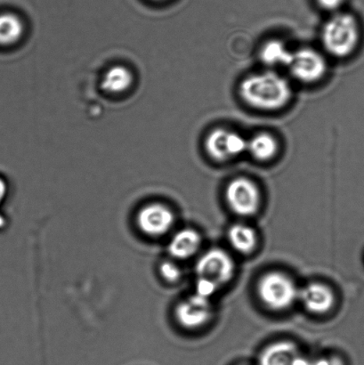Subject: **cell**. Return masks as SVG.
Here are the masks:
<instances>
[{"mask_svg": "<svg viewBox=\"0 0 364 365\" xmlns=\"http://www.w3.org/2000/svg\"><path fill=\"white\" fill-rule=\"evenodd\" d=\"M240 95L244 103L256 110H277L290 103L292 88L286 78L274 71L251 75L241 82Z\"/></svg>", "mask_w": 364, "mask_h": 365, "instance_id": "1", "label": "cell"}, {"mask_svg": "<svg viewBox=\"0 0 364 365\" xmlns=\"http://www.w3.org/2000/svg\"><path fill=\"white\" fill-rule=\"evenodd\" d=\"M358 21L348 13L335 14L327 21L322 31V41L328 53L336 57L352 55L361 41Z\"/></svg>", "mask_w": 364, "mask_h": 365, "instance_id": "2", "label": "cell"}, {"mask_svg": "<svg viewBox=\"0 0 364 365\" xmlns=\"http://www.w3.org/2000/svg\"><path fill=\"white\" fill-rule=\"evenodd\" d=\"M259 299L267 309L284 311L297 302L299 289L288 275L281 272H270L263 275L258 285Z\"/></svg>", "mask_w": 364, "mask_h": 365, "instance_id": "3", "label": "cell"}, {"mask_svg": "<svg viewBox=\"0 0 364 365\" xmlns=\"http://www.w3.org/2000/svg\"><path fill=\"white\" fill-rule=\"evenodd\" d=\"M228 206L235 214L251 217L258 212L261 193L258 185L246 178H237L228 184L226 190Z\"/></svg>", "mask_w": 364, "mask_h": 365, "instance_id": "4", "label": "cell"}, {"mask_svg": "<svg viewBox=\"0 0 364 365\" xmlns=\"http://www.w3.org/2000/svg\"><path fill=\"white\" fill-rule=\"evenodd\" d=\"M205 150L210 158L227 162L248 152V140L237 132L217 128L207 135Z\"/></svg>", "mask_w": 364, "mask_h": 365, "instance_id": "5", "label": "cell"}, {"mask_svg": "<svg viewBox=\"0 0 364 365\" xmlns=\"http://www.w3.org/2000/svg\"><path fill=\"white\" fill-rule=\"evenodd\" d=\"M198 278L208 279L219 287L232 281L235 274V264L224 250L212 249L203 254L196 264Z\"/></svg>", "mask_w": 364, "mask_h": 365, "instance_id": "6", "label": "cell"}, {"mask_svg": "<svg viewBox=\"0 0 364 365\" xmlns=\"http://www.w3.org/2000/svg\"><path fill=\"white\" fill-rule=\"evenodd\" d=\"M288 68L298 81L304 83H313L322 80L326 75L327 63L326 58L316 50L302 48L293 52Z\"/></svg>", "mask_w": 364, "mask_h": 365, "instance_id": "7", "label": "cell"}, {"mask_svg": "<svg viewBox=\"0 0 364 365\" xmlns=\"http://www.w3.org/2000/svg\"><path fill=\"white\" fill-rule=\"evenodd\" d=\"M137 225L145 235L160 237L171 230L175 224V216L169 207L162 203H152L139 210Z\"/></svg>", "mask_w": 364, "mask_h": 365, "instance_id": "8", "label": "cell"}, {"mask_svg": "<svg viewBox=\"0 0 364 365\" xmlns=\"http://www.w3.org/2000/svg\"><path fill=\"white\" fill-rule=\"evenodd\" d=\"M212 316L213 307L210 299L196 293L178 304L176 309L178 324L190 330L204 327Z\"/></svg>", "mask_w": 364, "mask_h": 365, "instance_id": "9", "label": "cell"}, {"mask_svg": "<svg viewBox=\"0 0 364 365\" xmlns=\"http://www.w3.org/2000/svg\"><path fill=\"white\" fill-rule=\"evenodd\" d=\"M298 299L308 312L315 314L329 313L336 302L333 289L321 282H311L299 289Z\"/></svg>", "mask_w": 364, "mask_h": 365, "instance_id": "10", "label": "cell"}, {"mask_svg": "<svg viewBox=\"0 0 364 365\" xmlns=\"http://www.w3.org/2000/svg\"><path fill=\"white\" fill-rule=\"evenodd\" d=\"M202 245V237L197 231L187 228L177 232L170 240L169 252L177 259H188L198 252Z\"/></svg>", "mask_w": 364, "mask_h": 365, "instance_id": "11", "label": "cell"}, {"mask_svg": "<svg viewBox=\"0 0 364 365\" xmlns=\"http://www.w3.org/2000/svg\"><path fill=\"white\" fill-rule=\"evenodd\" d=\"M299 355L301 352L293 342H276L263 350L259 356V365H291Z\"/></svg>", "mask_w": 364, "mask_h": 365, "instance_id": "12", "label": "cell"}, {"mask_svg": "<svg viewBox=\"0 0 364 365\" xmlns=\"http://www.w3.org/2000/svg\"><path fill=\"white\" fill-rule=\"evenodd\" d=\"M133 83V73L128 67L114 66L103 74L101 88L108 94L119 95L130 91Z\"/></svg>", "mask_w": 364, "mask_h": 365, "instance_id": "13", "label": "cell"}, {"mask_svg": "<svg viewBox=\"0 0 364 365\" xmlns=\"http://www.w3.org/2000/svg\"><path fill=\"white\" fill-rule=\"evenodd\" d=\"M227 237L230 245L239 253H251L258 245V235L256 231L244 224H236L231 227Z\"/></svg>", "mask_w": 364, "mask_h": 365, "instance_id": "14", "label": "cell"}, {"mask_svg": "<svg viewBox=\"0 0 364 365\" xmlns=\"http://www.w3.org/2000/svg\"><path fill=\"white\" fill-rule=\"evenodd\" d=\"M279 151L277 139L269 133H259L248 140V152L259 162H269Z\"/></svg>", "mask_w": 364, "mask_h": 365, "instance_id": "15", "label": "cell"}, {"mask_svg": "<svg viewBox=\"0 0 364 365\" xmlns=\"http://www.w3.org/2000/svg\"><path fill=\"white\" fill-rule=\"evenodd\" d=\"M293 56V52L288 48L286 44L278 39H273L266 42L260 50V58L266 66H290V63Z\"/></svg>", "mask_w": 364, "mask_h": 365, "instance_id": "16", "label": "cell"}, {"mask_svg": "<svg viewBox=\"0 0 364 365\" xmlns=\"http://www.w3.org/2000/svg\"><path fill=\"white\" fill-rule=\"evenodd\" d=\"M24 34L21 18L12 13L0 14V46H11L20 41Z\"/></svg>", "mask_w": 364, "mask_h": 365, "instance_id": "17", "label": "cell"}, {"mask_svg": "<svg viewBox=\"0 0 364 365\" xmlns=\"http://www.w3.org/2000/svg\"><path fill=\"white\" fill-rule=\"evenodd\" d=\"M219 289V285L214 284L213 282L208 280V279L198 278L197 284H196V294L210 299Z\"/></svg>", "mask_w": 364, "mask_h": 365, "instance_id": "18", "label": "cell"}, {"mask_svg": "<svg viewBox=\"0 0 364 365\" xmlns=\"http://www.w3.org/2000/svg\"><path fill=\"white\" fill-rule=\"evenodd\" d=\"M160 271L162 277L170 282H177L182 275L180 267L173 262H170V261H166V262L160 264Z\"/></svg>", "mask_w": 364, "mask_h": 365, "instance_id": "19", "label": "cell"}, {"mask_svg": "<svg viewBox=\"0 0 364 365\" xmlns=\"http://www.w3.org/2000/svg\"><path fill=\"white\" fill-rule=\"evenodd\" d=\"M312 365H344V363L340 357L331 356L322 357V359L313 361Z\"/></svg>", "mask_w": 364, "mask_h": 365, "instance_id": "20", "label": "cell"}, {"mask_svg": "<svg viewBox=\"0 0 364 365\" xmlns=\"http://www.w3.org/2000/svg\"><path fill=\"white\" fill-rule=\"evenodd\" d=\"M317 2L323 9L333 11L338 9L344 0H317Z\"/></svg>", "mask_w": 364, "mask_h": 365, "instance_id": "21", "label": "cell"}, {"mask_svg": "<svg viewBox=\"0 0 364 365\" xmlns=\"http://www.w3.org/2000/svg\"><path fill=\"white\" fill-rule=\"evenodd\" d=\"M7 193V185L3 178H0V206L6 199Z\"/></svg>", "mask_w": 364, "mask_h": 365, "instance_id": "22", "label": "cell"}, {"mask_svg": "<svg viewBox=\"0 0 364 365\" xmlns=\"http://www.w3.org/2000/svg\"><path fill=\"white\" fill-rule=\"evenodd\" d=\"M5 225H6L5 217H4L2 216V215H0V229L5 227Z\"/></svg>", "mask_w": 364, "mask_h": 365, "instance_id": "23", "label": "cell"}, {"mask_svg": "<svg viewBox=\"0 0 364 365\" xmlns=\"http://www.w3.org/2000/svg\"><path fill=\"white\" fill-rule=\"evenodd\" d=\"M155 1H162V0H155Z\"/></svg>", "mask_w": 364, "mask_h": 365, "instance_id": "24", "label": "cell"}]
</instances>
